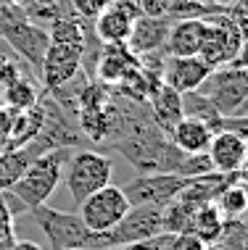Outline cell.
I'll use <instances>...</instances> for the list:
<instances>
[{"label": "cell", "mask_w": 248, "mask_h": 250, "mask_svg": "<svg viewBox=\"0 0 248 250\" xmlns=\"http://www.w3.org/2000/svg\"><path fill=\"white\" fill-rule=\"evenodd\" d=\"M0 40L26 66H32L35 77H37L40 66H43V58H45V50L50 45L48 29L32 21L19 3H3L0 5Z\"/></svg>", "instance_id": "6da1fadb"}, {"label": "cell", "mask_w": 248, "mask_h": 250, "mask_svg": "<svg viewBox=\"0 0 248 250\" xmlns=\"http://www.w3.org/2000/svg\"><path fill=\"white\" fill-rule=\"evenodd\" d=\"M71 153H74L71 147H56V150L37 155L26 166V171L11 185V190L24 200V206L29 211L37 206H45L48 198L56 192L58 182L64 179V166H66Z\"/></svg>", "instance_id": "7a4b0ae2"}, {"label": "cell", "mask_w": 248, "mask_h": 250, "mask_svg": "<svg viewBox=\"0 0 248 250\" xmlns=\"http://www.w3.org/2000/svg\"><path fill=\"white\" fill-rule=\"evenodd\" d=\"M111 174H113V161L109 155L98 150L71 153L64 166V177H66V190H69V198L74 200V206H79L85 198H90L100 187L111 185Z\"/></svg>", "instance_id": "3957f363"}, {"label": "cell", "mask_w": 248, "mask_h": 250, "mask_svg": "<svg viewBox=\"0 0 248 250\" xmlns=\"http://www.w3.org/2000/svg\"><path fill=\"white\" fill-rule=\"evenodd\" d=\"M240 45H243V35L238 26L227 19L225 11H217L203 19V40H201V53L198 56L211 66V69H222L235 61Z\"/></svg>", "instance_id": "277c9868"}, {"label": "cell", "mask_w": 248, "mask_h": 250, "mask_svg": "<svg viewBox=\"0 0 248 250\" xmlns=\"http://www.w3.org/2000/svg\"><path fill=\"white\" fill-rule=\"evenodd\" d=\"M29 213H35L37 227L43 229L50 248H85L90 229L85 227L79 213H66L50 206H37Z\"/></svg>", "instance_id": "5b68a950"}, {"label": "cell", "mask_w": 248, "mask_h": 250, "mask_svg": "<svg viewBox=\"0 0 248 250\" xmlns=\"http://www.w3.org/2000/svg\"><path fill=\"white\" fill-rule=\"evenodd\" d=\"M77 208H79V216H82L85 227L90 232H106L116 221H122V216L130 211V200L124 198L122 187L106 185L92 192L90 198H85Z\"/></svg>", "instance_id": "8992f818"}, {"label": "cell", "mask_w": 248, "mask_h": 250, "mask_svg": "<svg viewBox=\"0 0 248 250\" xmlns=\"http://www.w3.org/2000/svg\"><path fill=\"white\" fill-rule=\"evenodd\" d=\"M182 177L177 174H140L122 187L130 206H166L177 198V192L185 187Z\"/></svg>", "instance_id": "52a82bcc"}, {"label": "cell", "mask_w": 248, "mask_h": 250, "mask_svg": "<svg viewBox=\"0 0 248 250\" xmlns=\"http://www.w3.org/2000/svg\"><path fill=\"white\" fill-rule=\"evenodd\" d=\"M79 71H82V45L50 42L48 50H45L37 79L45 87V92H50L64 82H69L71 77H77Z\"/></svg>", "instance_id": "ba28073f"}, {"label": "cell", "mask_w": 248, "mask_h": 250, "mask_svg": "<svg viewBox=\"0 0 248 250\" xmlns=\"http://www.w3.org/2000/svg\"><path fill=\"white\" fill-rule=\"evenodd\" d=\"M137 16H143L137 0H113L109 8L92 21V29H95V35L103 45H122L130 37L132 21Z\"/></svg>", "instance_id": "9c48e42d"}, {"label": "cell", "mask_w": 248, "mask_h": 250, "mask_svg": "<svg viewBox=\"0 0 248 250\" xmlns=\"http://www.w3.org/2000/svg\"><path fill=\"white\" fill-rule=\"evenodd\" d=\"M211 71L214 69L201 56H166L161 77L164 84H169L174 92L182 95V92L198 90Z\"/></svg>", "instance_id": "30bf717a"}, {"label": "cell", "mask_w": 248, "mask_h": 250, "mask_svg": "<svg viewBox=\"0 0 248 250\" xmlns=\"http://www.w3.org/2000/svg\"><path fill=\"white\" fill-rule=\"evenodd\" d=\"M206 153H209V158L214 164V171L232 174V177H235V171L246 161L248 143L243 137H238L235 132L219 129V132L211 134V143H209V147H206Z\"/></svg>", "instance_id": "8fae6325"}, {"label": "cell", "mask_w": 248, "mask_h": 250, "mask_svg": "<svg viewBox=\"0 0 248 250\" xmlns=\"http://www.w3.org/2000/svg\"><path fill=\"white\" fill-rule=\"evenodd\" d=\"M169 19H156V16H137L132 21V32L127 37V48L135 56H148V53H161L169 35Z\"/></svg>", "instance_id": "7c38bea8"}, {"label": "cell", "mask_w": 248, "mask_h": 250, "mask_svg": "<svg viewBox=\"0 0 248 250\" xmlns=\"http://www.w3.org/2000/svg\"><path fill=\"white\" fill-rule=\"evenodd\" d=\"M137 66H140L137 56L124 42L122 45H103V53H100L98 66H95V79L113 87L122 82L132 69H137Z\"/></svg>", "instance_id": "4fadbf2b"}, {"label": "cell", "mask_w": 248, "mask_h": 250, "mask_svg": "<svg viewBox=\"0 0 248 250\" xmlns=\"http://www.w3.org/2000/svg\"><path fill=\"white\" fill-rule=\"evenodd\" d=\"M203 40V19H182L172 21L166 35L164 53L166 56H198Z\"/></svg>", "instance_id": "5bb4252c"}, {"label": "cell", "mask_w": 248, "mask_h": 250, "mask_svg": "<svg viewBox=\"0 0 248 250\" xmlns=\"http://www.w3.org/2000/svg\"><path fill=\"white\" fill-rule=\"evenodd\" d=\"M211 134H214V129L209 124H203V121H198V119L182 116L172 126L169 140L182 153H206V147L211 143Z\"/></svg>", "instance_id": "9a60e30c"}, {"label": "cell", "mask_w": 248, "mask_h": 250, "mask_svg": "<svg viewBox=\"0 0 248 250\" xmlns=\"http://www.w3.org/2000/svg\"><path fill=\"white\" fill-rule=\"evenodd\" d=\"M148 108H151L153 121L158 124V129L169 137L172 126L182 119V100H180V92H174L169 84H161L148 98Z\"/></svg>", "instance_id": "2e32d148"}, {"label": "cell", "mask_w": 248, "mask_h": 250, "mask_svg": "<svg viewBox=\"0 0 248 250\" xmlns=\"http://www.w3.org/2000/svg\"><path fill=\"white\" fill-rule=\"evenodd\" d=\"M13 111V108H11ZM40 126H43V105H32L26 111H13L11 116V134H8V145L3 150H16V147L29 145L37 137Z\"/></svg>", "instance_id": "e0dca14e"}, {"label": "cell", "mask_w": 248, "mask_h": 250, "mask_svg": "<svg viewBox=\"0 0 248 250\" xmlns=\"http://www.w3.org/2000/svg\"><path fill=\"white\" fill-rule=\"evenodd\" d=\"M222 227H225V216L219 213L217 203H209V206L196 208L193 221H190V234L196 240H201V245L211 248V245H217Z\"/></svg>", "instance_id": "ac0fdd59"}, {"label": "cell", "mask_w": 248, "mask_h": 250, "mask_svg": "<svg viewBox=\"0 0 248 250\" xmlns=\"http://www.w3.org/2000/svg\"><path fill=\"white\" fill-rule=\"evenodd\" d=\"M40 79L37 77H29V74H22L19 79H13L8 87H3V100L5 105L13 108V111H26V108L37 105L40 103Z\"/></svg>", "instance_id": "d6986e66"}, {"label": "cell", "mask_w": 248, "mask_h": 250, "mask_svg": "<svg viewBox=\"0 0 248 250\" xmlns=\"http://www.w3.org/2000/svg\"><path fill=\"white\" fill-rule=\"evenodd\" d=\"M35 158L37 153L29 145L16 147V150H0V187H11Z\"/></svg>", "instance_id": "ffe728a7"}, {"label": "cell", "mask_w": 248, "mask_h": 250, "mask_svg": "<svg viewBox=\"0 0 248 250\" xmlns=\"http://www.w3.org/2000/svg\"><path fill=\"white\" fill-rule=\"evenodd\" d=\"M180 100H182V116L203 121V124H209V126H211V129L217 126V121L222 119V113L217 111V105L211 103V98H209V95H203L201 90L182 92V95H180Z\"/></svg>", "instance_id": "44dd1931"}, {"label": "cell", "mask_w": 248, "mask_h": 250, "mask_svg": "<svg viewBox=\"0 0 248 250\" xmlns=\"http://www.w3.org/2000/svg\"><path fill=\"white\" fill-rule=\"evenodd\" d=\"M217 208L225 219H240L248 208V187L240 182H230L217 198Z\"/></svg>", "instance_id": "7402d4cb"}, {"label": "cell", "mask_w": 248, "mask_h": 250, "mask_svg": "<svg viewBox=\"0 0 248 250\" xmlns=\"http://www.w3.org/2000/svg\"><path fill=\"white\" fill-rule=\"evenodd\" d=\"M211 171H214V164H211L209 153H187L172 174H177L182 179H193V177H203V174H211Z\"/></svg>", "instance_id": "603a6c76"}, {"label": "cell", "mask_w": 248, "mask_h": 250, "mask_svg": "<svg viewBox=\"0 0 248 250\" xmlns=\"http://www.w3.org/2000/svg\"><path fill=\"white\" fill-rule=\"evenodd\" d=\"M111 3L113 0H69L71 11H74L79 19H85V21H95Z\"/></svg>", "instance_id": "cb8c5ba5"}, {"label": "cell", "mask_w": 248, "mask_h": 250, "mask_svg": "<svg viewBox=\"0 0 248 250\" xmlns=\"http://www.w3.org/2000/svg\"><path fill=\"white\" fill-rule=\"evenodd\" d=\"M219 129H227V132H235L238 137H243L248 143V116H222L214 126V132Z\"/></svg>", "instance_id": "d4e9b609"}, {"label": "cell", "mask_w": 248, "mask_h": 250, "mask_svg": "<svg viewBox=\"0 0 248 250\" xmlns=\"http://www.w3.org/2000/svg\"><path fill=\"white\" fill-rule=\"evenodd\" d=\"M0 200H3V206L8 208V213L13 216V219H16V216H22V213H29V208L24 206V200L19 198L11 187H3V190H0Z\"/></svg>", "instance_id": "484cf974"}, {"label": "cell", "mask_w": 248, "mask_h": 250, "mask_svg": "<svg viewBox=\"0 0 248 250\" xmlns=\"http://www.w3.org/2000/svg\"><path fill=\"white\" fill-rule=\"evenodd\" d=\"M140 13L143 16H156V19H166V8H169V0H137Z\"/></svg>", "instance_id": "4316f807"}, {"label": "cell", "mask_w": 248, "mask_h": 250, "mask_svg": "<svg viewBox=\"0 0 248 250\" xmlns=\"http://www.w3.org/2000/svg\"><path fill=\"white\" fill-rule=\"evenodd\" d=\"M11 116L13 111L8 105H0V150L8 145V134H11Z\"/></svg>", "instance_id": "83f0119b"}, {"label": "cell", "mask_w": 248, "mask_h": 250, "mask_svg": "<svg viewBox=\"0 0 248 250\" xmlns=\"http://www.w3.org/2000/svg\"><path fill=\"white\" fill-rule=\"evenodd\" d=\"M8 237H13V216L0 200V240H8Z\"/></svg>", "instance_id": "f1b7e54d"}, {"label": "cell", "mask_w": 248, "mask_h": 250, "mask_svg": "<svg viewBox=\"0 0 248 250\" xmlns=\"http://www.w3.org/2000/svg\"><path fill=\"white\" fill-rule=\"evenodd\" d=\"M230 66H235V69H248V37L243 40V45H240L235 61H232Z\"/></svg>", "instance_id": "f546056e"}, {"label": "cell", "mask_w": 248, "mask_h": 250, "mask_svg": "<svg viewBox=\"0 0 248 250\" xmlns=\"http://www.w3.org/2000/svg\"><path fill=\"white\" fill-rule=\"evenodd\" d=\"M235 182H240V185H246L248 187V153H246V161H243V166L235 171Z\"/></svg>", "instance_id": "4dcf8cb0"}, {"label": "cell", "mask_w": 248, "mask_h": 250, "mask_svg": "<svg viewBox=\"0 0 248 250\" xmlns=\"http://www.w3.org/2000/svg\"><path fill=\"white\" fill-rule=\"evenodd\" d=\"M11 250H43L37 242H29V240H22V242H13Z\"/></svg>", "instance_id": "1f68e13d"}, {"label": "cell", "mask_w": 248, "mask_h": 250, "mask_svg": "<svg viewBox=\"0 0 248 250\" xmlns=\"http://www.w3.org/2000/svg\"><path fill=\"white\" fill-rule=\"evenodd\" d=\"M193 3H201V5H219V8H227V5H232L235 0H193Z\"/></svg>", "instance_id": "d6a6232c"}, {"label": "cell", "mask_w": 248, "mask_h": 250, "mask_svg": "<svg viewBox=\"0 0 248 250\" xmlns=\"http://www.w3.org/2000/svg\"><path fill=\"white\" fill-rule=\"evenodd\" d=\"M26 3H32V5H40V8H56L61 0H26Z\"/></svg>", "instance_id": "836d02e7"}, {"label": "cell", "mask_w": 248, "mask_h": 250, "mask_svg": "<svg viewBox=\"0 0 248 250\" xmlns=\"http://www.w3.org/2000/svg\"><path fill=\"white\" fill-rule=\"evenodd\" d=\"M13 242H16V237H8V240H0V250H11Z\"/></svg>", "instance_id": "e575fe53"}, {"label": "cell", "mask_w": 248, "mask_h": 250, "mask_svg": "<svg viewBox=\"0 0 248 250\" xmlns=\"http://www.w3.org/2000/svg\"><path fill=\"white\" fill-rule=\"evenodd\" d=\"M240 250H248V232H246V237H243V245H240Z\"/></svg>", "instance_id": "d590c367"}, {"label": "cell", "mask_w": 248, "mask_h": 250, "mask_svg": "<svg viewBox=\"0 0 248 250\" xmlns=\"http://www.w3.org/2000/svg\"><path fill=\"white\" fill-rule=\"evenodd\" d=\"M50 250H87V248H50Z\"/></svg>", "instance_id": "8d00e7d4"}, {"label": "cell", "mask_w": 248, "mask_h": 250, "mask_svg": "<svg viewBox=\"0 0 248 250\" xmlns=\"http://www.w3.org/2000/svg\"><path fill=\"white\" fill-rule=\"evenodd\" d=\"M238 5H243V8H248V0H235Z\"/></svg>", "instance_id": "74e56055"}, {"label": "cell", "mask_w": 248, "mask_h": 250, "mask_svg": "<svg viewBox=\"0 0 248 250\" xmlns=\"http://www.w3.org/2000/svg\"><path fill=\"white\" fill-rule=\"evenodd\" d=\"M240 219H243V221H246V224H248V208H246V213H243V216H240Z\"/></svg>", "instance_id": "f35d334b"}, {"label": "cell", "mask_w": 248, "mask_h": 250, "mask_svg": "<svg viewBox=\"0 0 248 250\" xmlns=\"http://www.w3.org/2000/svg\"><path fill=\"white\" fill-rule=\"evenodd\" d=\"M209 250H227V248H219V245H211Z\"/></svg>", "instance_id": "ab89813d"}, {"label": "cell", "mask_w": 248, "mask_h": 250, "mask_svg": "<svg viewBox=\"0 0 248 250\" xmlns=\"http://www.w3.org/2000/svg\"><path fill=\"white\" fill-rule=\"evenodd\" d=\"M3 3H19V0H0V5H3Z\"/></svg>", "instance_id": "60d3db41"}, {"label": "cell", "mask_w": 248, "mask_h": 250, "mask_svg": "<svg viewBox=\"0 0 248 250\" xmlns=\"http://www.w3.org/2000/svg\"><path fill=\"white\" fill-rule=\"evenodd\" d=\"M198 250H209V248H206V245H203V248H198Z\"/></svg>", "instance_id": "b9f144b4"}]
</instances>
